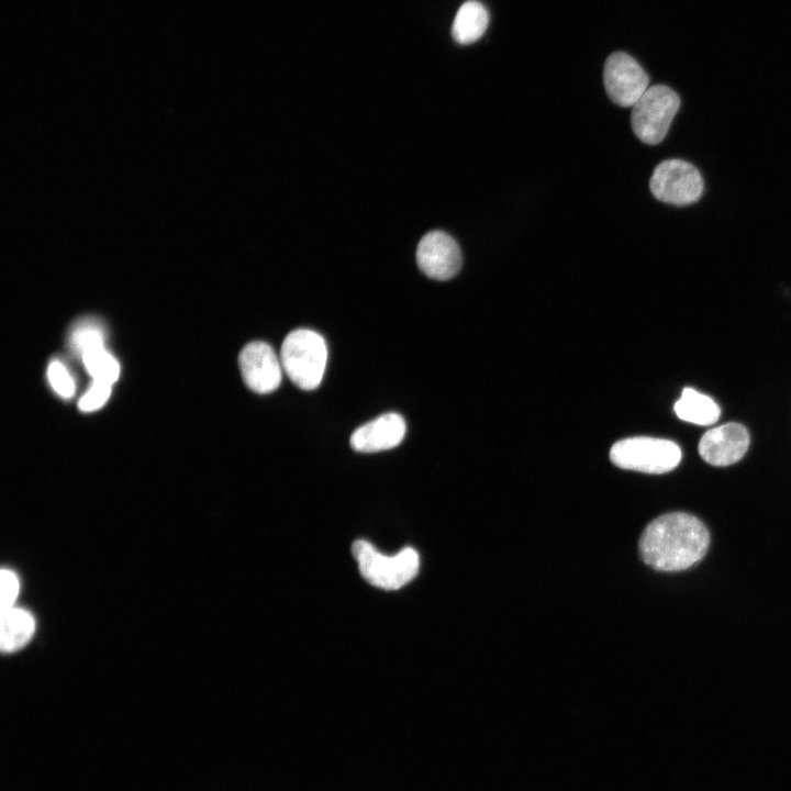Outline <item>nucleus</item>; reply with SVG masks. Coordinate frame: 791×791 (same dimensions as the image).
I'll use <instances>...</instances> for the list:
<instances>
[{"instance_id":"nucleus-11","label":"nucleus","mask_w":791,"mask_h":791,"mask_svg":"<svg viewBox=\"0 0 791 791\" xmlns=\"http://www.w3.org/2000/svg\"><path fill=\"white\" fill-rule=\"evenodd\" d=\"M406 431L399 413H385L359 426L350 436L352 447L359 453H377L397 447Z\"/></svg>"},{"instance_id":"nucleus-16","label":"nucleus","mask_w":791,"mask_h":791,"mask_svg":"<svg viewBox=\"0 0 791 791\" xmlns=\"http://www.w3.org/2000/svg\"><path fill=\"white\" fill-rule=\"evenodd\" d=\"M81 358L88 374L93 380L109 385L118 380L120 366L116 359L109 354L104 347L90 350L83 354Z\"/></svg>"},{"instance_id":"nucleus-12","label":"nucleus","mask_w":791,"mask_h":791,"mask_svg":"<svg viewBox=\"0 0 791 791\" xmlns=\"http://www.w3.org/2000/svg\"><path fill=\"white\" fill-rule=\"evenodd\" d=\"M488 24L489 13L486 7L477 0H469L460 5L455 15L452 36L461 45L471 44L483 35Z\"/></svg>"},{"instance_id":"nucleus-5","label":"nucleus","mask_w":791,"mask_h":791,"mask_svg":"<svg viewBox=\"0 0 791 791\" xmlns=\"http://www.w3.org/2000/svg\"><path fill=\"white\" fill-rule=\"evenodd\" d=\"M610 458L623 469L664 474L678 466L681 450L669 439L636 436L616 442L610 450Z\"/></svg>"},{"instance_id":"nucleus-13","label":"nucleus","mask_w":791,"mask_h":791,"mask_svg":"<svg viewBox=\"0 0 791 791\" xmlns=\"http://www.w3.org/2000/svg\"><path fill=\"white\" fill-rule=\"evenodd\" d=\"M0 645L10 653L23 647L32 637L35 621L31 613L15 606L1 612Z\"/></svg>"},{"instance_id":"nucleus-15","label":"nucleus","mask_w":791,"mask_h":791,"mask_svg":"<svg viewBox=\"0 0 791 791\" xmlns=\"http://www.w3.org/2000/svg\"><path fill=\"white\" fill-rule=\"evenodd\" d=\"M70 346L80 356L104 347V330L102 324L94 317L78 320L70 331Z\"/></svg>"},{"instance_id":"nucleus-19","label":"nucleus","mask_w":791,"mask_h":791,"mask_svg":"<svg viewBox=\"0 0 791 791\" xmlns=\"http://www.w3.org/2000/svg\"><path fill=\"white\" fill-rule=\"evenodd\" d=\"M1 601L0 610L5 611L14 606L19 594L20 583L16 575L9 569H2L0 575Z\"/></svg>"},{"instance_id":"nucleus-10","label":"nucleus","mask_w":791,"mask_h":791,"mask_svg":"<svg viewBox=\"0 0 791 791\" xmlns=\"http://www.w3.org/2000/svg\"><path fill=\"white\" fill-rule=\"evenodd\" d=\"M748 445L746 427L738 423H726L703 434L699 442V454L713 466H728L745 455Z\"/></svg>"},{"instance_id":"nucleus-18","label":"nucleus","mask_w":791,"mask_h":791,"mask_svg":"<svg viewBox=\"0 0 791 791\" xmlns=\"http://www.w3.org/2000/svg\"><path fill=\"white\" fill-rule=\"evenodd\" d=\"M110 393L111 385L93 380L89 390L79 400L78 408L82 412H91L98 410L107 402Z\"/></svg>"},{"instance_id":"nucleus-2","label":"nucleus","mask_w":791,"mask_h":791,"mask_svg":"<svg viewBox=\"0 0 791 791\" xmlns=\"http://www.w3.org/2000/svg\"><path fill=\"white\" fill-rule=\"evenodd\" d=\"M281 365L291 381L303 390L320 386L327 361L324 338L308 328L290 332L281 346Z\"/></svg>"},{"instance_id":"nucleus-7","label":"nucleus","mask_w":791,"mask_h":791,"mask_svg":"<svg viewBox=\"0 0 791 791\" xmlns=\"http://www.w3.org/2000/svg\"><path fill=\"white\" fill-rule=\"evenodd\" d=\"M603 82L609 98L620 107H633L649 87L638 62L624 52L612 53L604 64Z\"/></svg>"},{"instance_id":"nucleus-14","label":"nucleus","mask_w":791,"mask_h":791,"mask_svg":"<svg viewBox=\"0 0 791 791\" xmlns=\"http://www.w3.org/2000/svg\"><path fill=\"white\" fill-rule=\"evenodd\" d=\"M675 412L679 419L698 425L713 424L721 414L713 399L692 388L682 390L680 399L675 403Z\"/></svg>"},{"instance_id":"nucleus-9","label":"nucleus","mask_w":791,"mask_h":791,"mask_svg":"<svg viewBox=\"0 0 791 791\" xmlns=\"http://www.w3.org/2000/svg\"><path fill=\"white\" fill-rule=\"evenodd\" d=\"M238 364L246 386L265 394L275 391L282 377L281 360L265 342H250L239 353Z\"/></svg>"},{"instance_id":"nucleus-4","label":"nucleus","mask_w":791,"mask_h":791,"mask_svg":"<svg viewBox=\"0 0 791 791\" xmlns=\"http://www.w3.org/2000/svg\"><path fill=\"white\" fill-rule=\"evenodd\" d=\"M680 97L666 85L649 86L632 107L631 125L639 141L659 144L680 108Z\"/></svg>"},{"instance_id":"nucleus-1","label":"nucleus","mask_w":791,"mask_h":791,"mask_svg":"<svg viewBox=\"0 0 791 791\" xmlns=\"http://www.w3.org/2000/svg\"><path fill=\"white\" fill-rule=\"evenodd\" d=\"M710 533L694 515L671 512L658 516L643 531L640 557L660 571H680L700 561L708 552Z\"/></svg>"},{"instance_id":"nucleus-8","label":"nucleus","mask_w":791,"mask_h":791,"mask_svg":"<svg viewBox=\"0 0 791 791\" xmlns=\"http://www.w3.org/2000/svg\"><path fill=\"white\" fill-rule=\"evenodd\" d=\"M416 263L421 271L435 280H448L461 267V253L457 242L443 231L425 234L416 248Z\"/></svg>"},{"instance_id":"nucleus-17","label":"nucleus","mask_w":791,"mask_h":791,"mask_svg":"<svg viewBox=\"0 0 791 791\" xmlns=\"http://www.w3.org/2000/svg\"><path fill=\"white\" fill-rule=\"evenodd\" d=\"M47 377L53 389L63 398H70L75 392L74 381L66 367L53 360L47 368Z\"/></svg>"},{"instance_id":"nucleus-6","label":"nucleus","mask_w":791,"mask_h":791,"mask_svg":"<svg viewBox=\"0 0 791 791\" xmlns=\"http://www.w3.org/2000/svg\"><path fill=\"white\" fill-rule=\"evenodd\" d=\"M649 189L651 194L664 203L688 207L702 198L704 180L693 164L671 158L655 167L649 179Z\"/></svg>"},{"instance_id":"nucleus-3","label":"nucleus","mask_w":791,"mask_h":791,"mask_svg":"<svg viewBox=\"0 0 791 791\" xmlns=\"http://www.w3.org/2000/svg\"><path fill=\"white\" fill-rule=\"evenodd\" d=\"M352 553L363 578L385 590L402 588L415 578L420 569L419 554L412 547L386 556L369 542L357 539L352 545Z\"/></svg>"}]
</instances>
